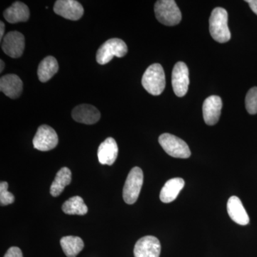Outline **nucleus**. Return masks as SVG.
Wrapping results in <instances>:
<instances>
[{"instance_id":"nucleus-1","label":"nucleus","mask_w":257,"mask_h":257,"mask_svg":"<svg viewBox=\"0 0 257 257\" xmlns=\"http://www.w3.org/2000/svg\"><path fill=\"white\" fill-rule=\"evenodd\" d=\"M209 32L212 38L219 43L229 41L231 33L228 27V13L224 8H216L211 12Z\"/></svg>"},{"instance_id":"nucleus-2","label":"nucleus","mask_w":257,"mask_h":257,"mask_svg":"<svg viewBox=\"0 0 257 257\" xmlns=\"http://www.w3.org/2000/svg\"><path fill=\"white\" fill-rule=\"evenodd\" d=\"M142 84L152 95H160L166 86L165 71L162 65L160 64L150 65L143 74Z\"/></svg>"},{"instance_id":"nucleus-3","label":"nucleus","mask_w":257,"mask_h":257,"mask_svg":"<svg viewBox=\"0 0 257 257\" xmlns=\"http://www.w3.org/2000/svg\"><path fill=\"white\" fill-rule=\"evenodd\" d=\"M155 13L157 20L167 26H175L182 20V13L174 0L157 1Z\"/></svg>"},{"instance_id":"nucleus-4","label":"nucleus","mask_w":257,"mask_h":257,"mask_svg":"<svg viewBox=\"0 0 257 257\" xmlns=\"http://www.w3.org/2000/svg\"><path fill=\"white\" fill-rule=\"evenodd\" d=\"M127 52V46L123 40L118 38L110 39L99 47L96 52V62L104 65L109 63L114 57H124Z\"/></svg>"},{"instance_id":"nucleus-5","label":"nucleus","mask_w":257,"mask_h":257,"mask_svg":"<svg viewBox=\"0 0 257 257\" xmlns=\"http://www.w3.org/2000/svg\"><path fill=\"white\" fill-rule=\"evenodd\" d=\"M143 181V170L138 167L132 169L123 189V199L126 204H133L137 202L141 192Z\"/></svg>"},{"instance_id":"nucleus-6","label":"nucleus","mask_w":257,"mask_h":257,"mask_svg":"<svg viewBox=\"0 0 257 257\" xmlns=\"http://www.w3.org/2000/svg\"><path fill=\"white\" fill-rule=\"evenodd\" d=\"M159 143L171 157L187 159L191 156V151L187 144L175 135L169 133L162 134L159 138Z\"/></svg>"},{"instance_id":"nucleus-7","label":"nucleus","mask_w":257,"mask_h":257,"mask_svg":"<svg viewBox=\"0 0 257 257\" xmlns=\"http://www.w3.org/2000/svg\"><path fill=\"white\" fill-rule=\"evenodd\" d=\"M58 142V136L55 130L48 125L43 124L37 130L32 143L37 150L47 152L55 149Z\"/></svg>"},{"instance_id":"nucleus-8","label":"nucleus","mask_w":257,"mask_h":257,"mask_svg":"<svg viewBox=\"0 0 257 257\" xmlns=\"http://www.w3.org/2000/svg\"><path fill=\"white\" fill-rule=\"evenodd\" d=\"M25 47V39L23 34L12 31L7 34L2 41V49L12 58H19L23 55Z\"/></svg>"},{"instance_id":"nucleus-9","label":"nucleus","mask_w":257,"mask_h":257,"mask_svg":"<svg viewBox=\"0 0 257 257\" xmlns=\"http://www.w3.org/2000/svg\"><path fill=\"white\" fill-rule=\"evenodd\" d=\"M172 84L174 92L179 97H182L188 92L189 84V69L187 64L177 62L172 74Z\"/></svg>"},{"instance_id":"nucleus-10","label":"nucleus","mask_w":257,"mask_h":257,"mask_svg":"<svg viewBox=\"0 0 257 257\" xmlns=\"http://www.w3.org/2000/svg\"><path fill=\"white\" fill-rule=\"evenodd\" d=\"M54 12L62 18L76 21L84 15V8L75 0H57L54 5Z\"/></svg>"},{"instance_id":"nucleus-11","label":"nucleus","mask_w":257,"mask_h":257,"mask_svg":"<svg viewBox=\"0 0 257 257\" xmlns=\"http://www.w3.org/2000/svg\"><path fill=\"white\" fill-rule=\"evenodd\" d=\"M161 243L155 236H146L138 240L134 248L135 257H160Z\"/></svg>"},{"instance_id":"nucleus-12","label":"nucleus","mask_w":257,"mask_h":257,"mask_svg":"<svg viewBox=\"0 0 257 257\" xmlns=\"http://www.w3.org/2000/svg\"><path fill=\"white\" fill-rule=\"evenodd\" d=\"M222 101L219 96H209L203 103V116L206 124L212 126L216 124L220 117Z\"/></svg>"},{"instance_id":"nucleus-13","label":"nucleus","mask_w":257,"mask_h":257,"mask_svg":"<svg viewBox=\"0 0 257 257\" xmlns=\"http://www.w3.org/2000/svg\"><path fill=\"white\" fill-rule=\"evenodd\" d=\"M72 116L77 122L85 124H96L100 119V111L91 104H80L74 107Z\"/></svg>"},{"instance_id":"nucleus-14","label":"nucleus","mask_w":257,"mask_h":257,"mask_svg":"<svg viewBox=\"0 0 257 257\" xmlns=\"http://www.w3.org/2000/svg\"><path fill=\"white\" fill-rule=\"evenodd\" d=\"M23 89V81L16 74H7L0 79V90L11 99L18 98Z\"/></svg>"},{"instance_id":"nucleus-15","label":"nucleus","mask_w":257,"mask_h":257,"mask_svg":"<svg viewBox=\"0 0 257 257\" xmlns=\"http://www.w3.org/2000/svg\"><path fill=\"white\" fill-rule=\"evenodd\" d=\"M117 144L114 138H108L99 145L97 156L99 163L103 165H112L118 156Z\"/></svg>"},{"instance_id":"nucleus-16","label":"nucleus","mask_w":257,"mask_h":257,"mask_svg":"<svg viewBox=\"0 0 257 257\" xmlns=\"http://www.w3.org/2000/svg\"><path fill=\"white\" fill-rule=\"evenodd\" d=\"M227 211L230 218L236 224L245 226L249 223L247 212L239 197L232 196L229 198L227 202Z\"/></svg>"},{"instance_id":"nucleus-17","label":"nucleus","mask_w":257,"mask_h":257,"mask_svg":"<svg viewBox=\"0 0 257 257\" xmlns=\"http://www.w3.org/2000/svg\"><path fill=\"white\" fill-rule=\"evenodd\" d=\"M30 15L28 7L22 2H15L4 12L5 20L12 24L27 22Z\"/></svg>"},{"instance_id":"nucleus-18","label":"nucleus","mask_w":257,"mask_h":257,"mask_svg":"<svg viewBox=\"0 0 257 257\" xmlns=\"http://www.w3.org/2000/svg\"><path fill=\"white\" fill-rule=\"evenodd\" d=\"M184 187V180L182 178H173L166 182L160 192V199L163 203H170L175 201L179 192Z\"/></svg>"},{"instance_id":"nucleus-19","label":"nucleus","mask_w":257,"mask_h":257,"mask_svg":"<svg viewBox=\"0 0 257 257\" xmlns=\"http://www.w3.org/2000/svg\"><path fill=\"white\" fill-rule=\"evenodd\" d=\"M59 64L52 56L45 57L39 64L37 75L41 82H47L58 72Z\"/></svg>"},{"instance_id":"nucleus-20","label":"nucleus","mask_w":257,"mask_h":257,"mask_svg":"<svg viewBox=\"0 0 257 257\" xmlns=\"http://www.w3.org/2000/svg\"><path fill=\"white\" fill-rule=\"evenodd\" d=\"M72 182V172L67 167H63L57 173L50 187V194L53 197H58L64 188Z\"/></svg>"},{"instance_id":"nucleus-21","label":"nucleus","mask_w":257,"mask_h":257,"mask_svg":"<svg viewBox=\"0 0 257 257\" xmlns=\"http://www.w3.org/2000/svg\"><path fill=\"white\" fill-rule=\"evenodd\" d=\"M64 253L67 257H76L84 248V241L79 236H64L60 240Z\"/></svg>"},{"instance_id":"nucleus-22","label":"nucleus","mask_w":257,"mask_h":257,"mask_svg":"<svg viewBox=\"0 0 257 257\" xmlns=\"http://www.w3.org/2000/svg\"><path fill=\"white\" fill-rule=\"evenodd\" d=\"M62 209L65 214L69 215H84L88 211L87 205L79 196L69 198L64 203Z\"/></svg>"},{"instance_id":"nucleus-23","label":"nucleus","mask_w":257,"mask_h":257,"mask_svg":"<svg viewBox=\"0 0 257 257\" xmlns=\"http://www.w3.org/2000/svg\"><path fill=\"white\" fill-rule=\"evenodd\" d=\"M246 110L250 114L257 113V87H252L248 91L245 99Z\"/></svg>"},{"instance_id":"nucleus-24","label":"nucleus","mask_w":257,"mask_h":257,"mask_svg":"<svg viewBox=\"0 0 257 257\" xmlns=\"http://www.w3.org/2000/svg\"><path fill=\"white\" fill-rule=\"evenodd\" d=\"M8 183L2 182L0 183V204L1 206H7L15 202V196L8 192Z\"/></svg>"},{"instance_id":"nucleus-25","label":"nucleus","mask_w":257,"mask_h":257,"mask_svg":"<svg viewBox=\"0 0 257 257\" xmlns=\"http://www.w3.org/2000/svg\"><path fill=\"white\" fill-rule=\"evenodd\" d=\"M4 257H23V255L20 248L13 246L8 250Z\"/></svg>"},{"instance_id":"nucleus-26","label":"nucleus","mask_w":257,"mask_h":257,"mask_svg":"<svg viewBox=\"0 0 257 257\" xmlns=\"http://www.w3.org/2000/svg\"><path fill=\"white\" fill-rule=\"evenodd\" d=\"M251 10L257 15V0H246Z\"/></svg>"},{"instance_id":"nucleus-27","label":"nucleus","mask_w":257,"mask_h":257,"mask_svg":"<svg viewBox=\"0 0 257 257\" xmlns=\"http://www.w3.org/2000/svg\"><path fill=\"white\" fill-rule=\"evenodd\" d=\"M5 34V23L3 22H0V40H3L4 38Z\"/></svg>"},{"instance_id":"nucleus-28","label":"nucleus","mask_w":257,"mask_h":257,"mask_svg":"<svg viewBox=\"0 0 257 257\" xmlns=\"http://www.w3.org/2000/svg\"><path fill=\"white\" fill-rule=\"evenodd\" d=\"M5 68V62L3 60H0V72H3V69Z\"/></svg>"}]
</instances>
